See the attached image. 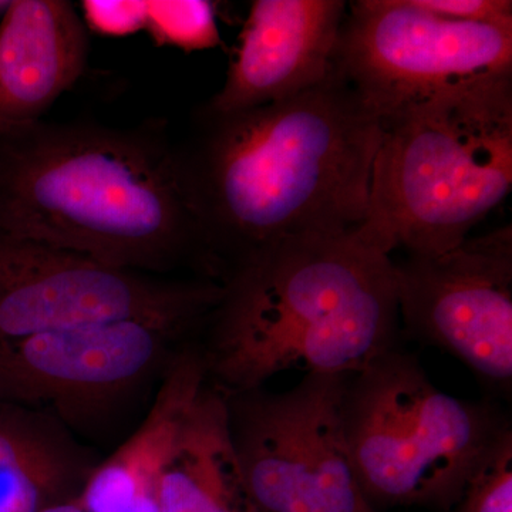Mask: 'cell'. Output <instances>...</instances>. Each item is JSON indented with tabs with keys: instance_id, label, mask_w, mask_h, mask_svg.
Wrapping results in <instances>:
<instances>
[{
	"instance_id": "1",
	"label": "cell",
	"mask_w": 512,
	"mask_h": 512,
	"mask_svg": "<svg viewBox=\"0 0 512 512\" xmlns=\"http://www.w3.org/2000/svg\"><path fill=\"white\" fill-rule=\"evenodd\" d=\"M382 121L345 77L238 113L202 111L177 147L211 275L286 239L366 220Z\"/></svg>"
},
{
	"instance_id": "2",
	"label": "cell",
	"mask_w": 512,
	"mask_h": 512,
	"mask_svg": "<svg viewBox=\"0 0 512 512\" xmlns=\"http://www.w3.org/2000/svg\"><path fill=\"white\" fill-rule=\"evenodd\" d=\"M0 229L127 271L207 268L177 147L138 131L40 121L0 136Z\"/></svg>"
},
{
	"instance_id": "3",
	"label": "cell",
	"mask_w": 512,
	"mask_h": 512,
	"mask_svg": "<svg viewBox=\"0 0 512 512\" xmlns=\"http://www.w3.org/2000/svg\"><path fill=\"white\" fill-rule=\"evenodd\" d=\"M221 285L202 355L222 393L259 389L288 370L355 375L396 348L394 262L357 229L278 242Z\"/></svg>"
},
{
	"instance_id": "4",
	"label": "cell",
	"mask_w": 512,
	"mask_h": 512,
	"mask_svg": "<svg viewBox=\"0 0 512 512\" xmlns=\"http://www.w3.org/2000/svg\"><path fill=\"white\" fill-rule=\"evenodd\" d=\"M366 220L357 234L392 255L440 254L470 237L512 187V74L383 117Z\"/></svg>"
},
{
	"instance_id": "5",
	"label": "cell",
	"mask_w": 512,
	"mask_h": 512,
	"mask_svg": "<svg viewBox=\"0 0 512 512\" xmlns=\"http://www.w3.org/2000/svg\"><path fill=\"white\" fill-rule=\"evenodd\" d=\"M343 416L357 481L375 508L454 507L511 427L491 404L440 390L397 348L350 376Z\"/></svg>"
},
{
	"instance_id": "6",
	"label": "cell",
	"mask_w": 512,
	"mask_h": 512,
	"mask_svg": "<svg viewBox=\"0 0 512 512\" xmlns=\"http://www.w3.org/2000/svg\"><path fill=\"white\" fill-rule=\"evenodd\" d=\"M345 373H306L292 389L225 394L228 427L254 512H377L346 440Z\"/></svg>"
},
{
	"instance_id": "7",
	"label": "cell",
	"mask_w": 512,
	"mask_h": 512,
	"mask_svg": "<svg viewBox=\"0 0 512 512\" xmlns=\"http://www.w3.org/2000/svg\"><path fill=\"white\" fill-rule=\"evenodd\" d=\"M335 70L380 119L468 84L512 74V25L457 22L417 0H356Z\"/></svg>"
},
{
	"instance_id": "8",
	"label": "cell",
	"mask_w": 512,
	"mask_h": 512,
	"mask_svg": "<svg viewBox=\"0 0 512 512\" xmlns=\"http://www.w3.org/2000/svg\"><path fill=\"white\" fill-rule=\"evenodd\" d=\"M221 296L217 281L114 268L0 229V340L134 319L188 333Z\"/></svg>"
},
{
	"instance_id": "9",
	"label": "cell",
	"mask_w": 512,
	"mask_h": 512,
	"mask_svg": "<svg viewBox=\"0 0 512 512\" xmlns=\"http://www.w3.org/2000/svg\"><path fill=\"white\" fill-rule=\"evenodd\" d=\"M184 335L134 319L0 340V404L46 410L69 429L86 426L151 379Z\"/></svg>"
},
{
	"instance_id": "10",
	"label": "cell",
	"mask_w": 512,
	"mask_h": 512,
	"mask_svg": "<svg viewBox=\"0 0 512 512\" xmlns=\"http://www.w3.org/2000/svg\"><path fill=\"white\" fill-rule=\"evenodd\" d=\"M407 330L498 389L512 383V227L394 264Z\"/></svg>"
},
{
	"instance_id": "11",
	"label": "cell",
	"mask_w": 512,
	"mask_h": 512,
	"mask_svg": "<svg viewBox=\"0 0 512 512\" xmlns=\"http://www.w3.org/2000/svg\"><path fill=\"white\" fill-rule=\"evenodd\" d=\"M343 0H255L237 56L204 113H238L308 92L335 72Z\"/></svg>"
},
{
	"instance_id": "12",
	"label": "cell",
	"mask_w": 512,
	"mask_h": 512,
	"mask_svg": "<svg viewBox=\"0 0 512 512\" xmlns=\"http://www.w3.org/2000/svg\"><path fill=\"white\" fill-rule=\"evenodd\" d=\"M89 33L64 0H12L0 19V136L40 123L83 76Z\"/></svg>"
},
{
	"instance_id": "13",
	"label": "cell",
	"mask_w": 512,
	"mask_h": 512,
	"mask_svg": "<svg viewBox=\"0 0 512 512\" xmlns=\"http://www.w3.org/2000/svg\"><path fill=\"white\" fill-rule=\"evenodd\" d=\"M210 382L202 349L178 352L165 367L163 383L140 427L84 485V512H160L158 485L181 424Z\"/></svg>"
},
{
	"instance_id": "14",
	"label": "cell",
	"mask_w": 512,
	"mask_h": 512,
	"mask_svg": "<svg viewBox=\"0 0 512 512\" xmlns=\"http://www.w3.org/2000/svg\"><path fill=\"white\" fill-rule=\"evenodd\" d=\"M99 463L55 414L0 404V512L77 500Z\"/></svg>"
},
{
	"instance_id": "15",
	"label": "cell",
	"mask_w": 512,
	"mask_h": 512,
	"mask_svg": "<svg viewBox=\"0 0 512 512\" xmlns=\"http://www.w3.org/2000/svg\"><path fill=\"white\" fill-rule=\"evenodd\" d=\"M160 512H254L229 436L227 396L211 382L192 403L158 485Z\"/></svg>"
},
{
	"instance_id": "16",
	"label": "cell",
	"mask_w": 512,
	"mask_h": 512,
	"mask_svg": "<svg viewBox=\"0 0 512 512\" xmlns=\"http://www.w3.org/2000/svg\"><path fill=\"white\" fill-rule=\"evenodd\" d=\"M157 40L187 52L220 45L210 2H147L146 28Z\"/></svg>"
},
{
	"instance_id": "17",
	"label": "cell",
	"mask_w": 512,
	"mask_h": 512,
	"mask_svg": "<svg viewBox=\"0 0 512 512\" xmlns=\"http://www.w3.org/2000/svg\"><path fill=\"white\" fill-rule=\"evenodd\" d=\"M457 512H512V430L501 434L458 501Z\"/></svg>"
},
{
	"instance_id": "18",
	"label": "cell",
	"mask_w": 512,
	"mask_h": 512,
	"mask_svg": "<svg viewBox=\"0 0 512 512\" xmlns=\"http://www.w3.org/2000/svg\"><path fill=\"white\" fill-rule=\"evenodd\" d=\"M434 15L457 22L512 25L510 0H417Z\"/></svg>"
},
{
	"instance_id": "19",
	"label": "cell",
	"mask_w": 512,
	"mask_h": 512,
	"mask_svg": "<svg viewBox=\"0 0 512 512\" xmlns=\"http://www.w3.org/2000/svg\"><path fill=\"white\" fill-rule=\"evenodd\" d=\"M86 22L109 35L146 28L147 2H84Z\"/></svg>"
},
{
	"instance_id": "20",
	"label": "cell",
	"mask_w": 512,
	"mask_h": 512,
	"mask_svg": "<svg viewBox=\"0 0 512 512\" xmlns=\"http://www.w3.org/2000/svg\"><path fill=\"white\" fill-rule=\"evenodd\" d=\"M40 512H84L82 505L79 503V498L73 501H67V503L53 505V507L46 508V510Z\"/></svg>"
},
{
	"instance_id": "21",
	"label": "cell",
	"mask_w": 512,
	"mask_h": 512,
	"mask_svg": "<svg viewBox=\"0 0 512 512\" xmlns=\"http://www.w3.org/2000/svg\"><path fill=\"white\" fill-rule=\"evenodd\" d=\"M10 3H12V0H0V19H2L3 16H5V13L8 12Z\"/></svg>"
}]
</instances>
